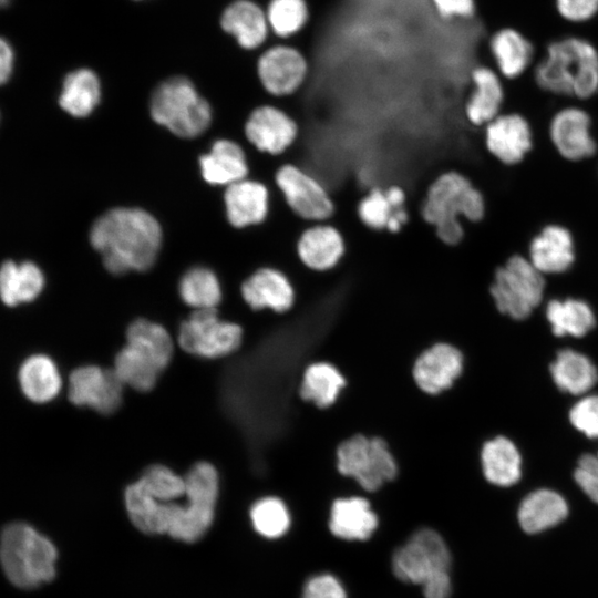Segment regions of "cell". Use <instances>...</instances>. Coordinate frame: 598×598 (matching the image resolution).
Segmentation results:
<instances>
[{"instance_id": "23", "label": "cell", "mask_w": 598, "mask_h": 598, "mask_svg": "<svg viewBox=\"0 0 598 598\" xmlns=\"http://www.w3.org/2000/svg\"><path fill=\"white\" fill-rule=\"evenodd\" d=\"M204 179L210 185L229 186L243 181L248 174V163L244 150L230 140H218L210 152L199 158Z\"/></svg>"}, {"instance_id": "17", "label": "cell", "mask_w": 598, "mask_h": 598, "mask_svg": "<svg viewBox=\"0 0 598 598\" xmlns=\"http://www.w3.org/2000/svg\"><path fill=\"white\" fill-rule=\"evenodd\" d=\"M296 250L307 268L327 271L334 268L344 256L346 243L334 226L316 223L300 234Z\"/></svg>"}, {"instance_id": "30", "label": "cell", "mask_w": 598, "mask_h": 598, "mask_svg": "<svg viewBox=\"0 0 598 598\" xmlns=\"http://www.w3.org/2000/svg\"><path fill=\"white\" fill-rule=\"evenodd\" d=\"M346 385L347 380L337 367L324 361L313 362L303 371L299 395L318 409H327L337 402Z\"/></svg>"}, {"instance_id": "22", "label": "cell", "mask_w": 598, "mask_h": 598, "mask_svg": "<svg viewBox=\"0 0 598 598\" xmlns=\"http://www.w3.org/2000/svg\"><path fill=\"white\" fill-rule=\"evenodd\" d=\"M378 527L370 503L358 496L336 499L330 508L329 528L338 538L365 540Z\"/></svg>"}, {"instance_id": "37", "label": "cell", "mask_w": 598, "mask_h": 598, "mask_svg": "<svg viewBox=\"0 0 598 598\" xmlns=\"http://www.w3.org/2000/svg\"><path fill=\"white\" fill-rule=\"evenodd\" d=\"M179 295L186 305L196 310L215 309L221 300V288L210 269L195 267L182 277Z\"/></svg>"}, {"instance_id": "3", "label": "cell", "mask_w": 598, "mask_h": 598, "mask_svg": "<svg viewBox=\"0 0 598 598\" xmlns=\"http://www.w3.org/2000/svg\"><path fill=\"white\" fill-rule=\"evenodd\" d=\"M535 79L551 93L589 97L598 90V52L581 38L554 41L536 68Z\"/></svg>"}, {"instance_id": "34", "label": "cell", "mask_w": 598, "mask_h": 598, "mask_svg": "<svg viewBox=\"0 0 598 598\" xmlns=\"http://www.w3.org/2000/svg\"><path fill=\"white\" fill-rule=\"evenodd\" d=\"M546 318L557 337H584L596 324L592 309L579 299L551 300L546 307Z\"/></svg>"}, {"instance_id": "35", "label": "cell", "mask_w": 598, "mask_h": 598, "mask_svg": "<svg viewBox=\"0 0 598 598\" xmlns=\"http://www.w3.org/2000/svg\"><path fill=\"white\" fill-rule=\"evenodd\" d=\"M113 370L124 385L143 392L154 388L163 371L150 355L128 343L116 354Z\"/></svg>"}, {"instance_id": "18", "label": "cell", "mask_w": 598, "mask_h": 598, "mask_svg": "<svg viewBox=\"0 0 598 598\" xmlns=\"http://www.w3.org/2000/svg\"><path fill=\"white\" fill-rule=\"evenodd\" d=\"M226 216L235 228L261 224L269 212V192L265 184L245 178L226 187Z\"/></svg>"}, {"instance_id": "41", "label": "cell", "mask_w": 598, "mask_h": 598, "mask_svg": "<svg viewBox=\"0 0 598 598\" xmlns=\"http://www.w3.org/2000/svg\"><path fill=\"white\" fill-rule=\"evenodd\" d=\"M358 216L367 227L373 230L385 229L393 208L382 189L374 188L369 192L358 205Z\"/></svg>"}, {"instance_id": "39", "label": "cell", "mask_w": 598, "mask_h": 598, "mask_svg": "<svg viewBox=\"0 0 598 598\" xmlns=\"http://www.w3.org/2000/svg\"><path fill=\"white\" fill-rule=\"evenodd\" d=\"M255 530L266 538H278L290 527V514L285 503L274 496L258 499L250 508Z\"/></svg>"}, {"instance_id": "24", "label": "cell", "mask_w": 598, "mask_h": 598, "mask_svg": "<svg viewBox=\"0 0 598 598\" xmlns=\"http://www.w3.org/2000/svg\"><path fill=\"white\" fill-rule=\"evenodd\" d=\"M529 257L542 274L566 271L574 262L573 238L561 226H547L532 241Z\"/></svg>"}, {"instance_id": "9", "label": "cell", "mask_w": 598, "mask_h": 598, "mask_svg": "<svg viewBox=\"0 0 598 598\" xmlns=\"http://www.w3.org/2000/svg\"><path fill=\"white\" fill-rule=\"evenodd\" d=\"M239 324L219 319L216 309L195 310L178 330L181 348L200 358L216 359L228 355L241 344Z\"/></svg>"}, {"instance_id": "8", "label": "cell", "mask_w": 598, "mask_h": 598, "mask_svg": "<svg viewBox=\"0 0 598 598\" xmlns=\"http://www.w3.org/2000/svg\"><path fill=\"white\" fill-rule=\"evenodd\" d=\"M544 287L542 272L525 258L513 256L496 271L491 293L502 313L522 320L538 306Z\"/></svg>"}, {"instance_id": "13", "label": "cell", "mask_w": 598, "mask_h": 598, "mask_svg": "<svg viewBox=\"0 0 598 598\" xmlns=\"http://www.w3.org/2000/svg\"><path fill=\"white\" fill-rule=\"evenodd\" d=\"M308 62L293 47L274 45L259 56L257 74L259 81L272 96L282 97L297 92L308 76Z\"/></svg>"}, {"instance_id": "14", "label": "cell", "mask_w": 598, "mask_h": 598, "mask_svg": "<svg viewBox=\"0 0 598 598\" xmlns=\"http://www.w3.org/2000/svg\"><path fill=\"white\" fill-rule=\"evenodd\" d=\"M247 140L260 152L270 155L285 153L298 136V124L274 105L256 107L245 123Z\"/></svg>"}, {"instance_id": "2", "label": "cell", "mask_w": 598, "mask_h": 598, "mask_svg": "<svg viewBox=\"0 0 598 598\" xmlns=\"http://www.w3.org/2000/svg\"><path fill=\"white\" fill-rule=\"evenodd\" d=\"M186 503L154 501L148 518V534H168L171 537L194 543L210 527L219 491L216 468L196 463L185 476Z\"/></svg>"}, {"instance_id": "12", "label": "cell", "mask_w": 598, "mask_h": 598, "mask_svg": "<svg viewBox=\"0 0 598 598\" xmlns=\"http://www.w3.org/2000/svg\"><path fill=\"white\" fill-rule=\"evenodd\" d=\"M123 382L113 369L84 365L75 369L69 377V399L80 406L110 414L122 403Z\"/></svg>"}, {"instance_id": "5", "label": "cell", "mask_w": 598, "mask_h": 598, "mask_svg": "<svg viewBox=\"0 0 598 598\" xmlns=\"http://www.w3.org/2000/svg\"><path fill=\"white\" fill-rule=\"evenodd\" d=\"M58 551L45 536L25 523H11L1 536V561L8 579L30 589L55 576Z\"/></svg>"}, {"instance_id": "29", "label": "cell", "mask_w": 598, "mask_h": 598, "mask_svg": "<svg viewBox=\"0 0 598 598\" xmlns=\"http://www.w3.org/2000/svg\"><path fill=\"white\" fill-rule=\"evenodd\" d=\"M44 286L40 268L30 261L16 264L7 260L0 271V295L7 306H17L34 300Z\"/></svg>"}, {"instance_id": "10", "label": "cell", "mask_w": 598, "mask_h": 598, "mask_svg": "<svg viewBox=\"0 0 598 598\" xmlns=\"http://www.w3.org/2000/svg\"><path fill=\"white\" fill-rule=\"evenodd\" d=\"M450 566L451 554L445 542L430 528L415 532L392 557L396 578L421 586L434 574L448 571Z\"/></svg>"}, {"instance_id": "11", "label": "cell", "mask_w": 598, "mask_h": 598, "mask_svg": "<svg viewBox=\"0 0 598 598\" xmlns=\"http://www.w3.org/2000/svg\"><path fill=\"white\" fill-rule=\"evenodd\" d=\"M275 183L298 217L324 223L333 215L334 204L327 189L300 167L293 164L280 166L275 173Z\"/></svg>"}, {"instance_id": "27", "label": "cell", "mask_w": 598, "mask_h": 598, "mask_svg": "<svg viewBox=\"0 0 598 598\" xmlns=\"http://www.w3.org/2000/svg\"><path fill=\"white\" fill-rule=\"evenodd\" d=\"M550 373L557 388L573 395L585 394L598 380V371L592 361L573 349L557 352L550 364Z\"/></svg>"}, {"instance_id": "52", "label": "cell", "mask_w": 598, "mask_h": 598, "mask_svg": "<svg viewBox=\"0 0 598 598\" xmlns=\"http://www.w3.org/2000/svg\"><path fill=\"white\" fill-rule=\"evenodd\" d=\"M597 456H598V454H597Z\"/></svg>"}, {"instance_id": "26", "label": "cell", "mask_w": 598, "mask_h": 598, "mask_svg": "<svg viewBox=\"0 0 598 598\" xmlns=\"http://www.w3.org/2000/svg\"><path fill=\"white\" fill-rule=\"evenodd\" d=\"M481 462L485 478L494 485L507 487L522 476L520 453L505 436H496L483 445Z\"/></svg>"}, {"instance_id": "48", "label": "cell", "mask_w": 598, "mask_h": 598, "mask_svg": "<svg viewBox=\"0 0 598 598\" xmlns=\"http://www.w3.org/2000/svg\"><path fill=\"white\" fill-rule=\"evenodd\" d=\"M13 50L6 39H1L0 45V80L4 83L13 69Z\"/></svg>"}, {"instance_id": "6", "label": "cell", "mask_w": 598, "mask_h": 598, "mask_svg": "<svg viewBox=\"0 0 598 598\" xmlns=\"http://www.w3.org/2000/svg\"><path fill=\"white\" fill-rule=\"evenodd\" d=\"M151 115L175 135L192 138L209 126L212 109L188 79L173 76L154 90Z\"/></svg>"}, {"instance_id": "20", "label": "cell", "mask_w": 598, "mask_h": 598, "mask_svg": "<svg viewBox=\"0 0 598 598\" xmlns=\"http://www.w3.org/2000/svg\"><path fill=\"white\" fill-rule=\"evenodd\" d=\"M486 145L503 163L515 164L532 146L530 128L517 114L497 116L486 127Z\"/></svg>"}, {"instance_id": "49", "label": "cell", "mask_w": 598, "mask_h": 598, "mask_svg": "<svg viewBox=\"0 0 598 598\" xmlns=\"http://www.w3.org/2000/svg\"><path fill=\"white\" fill-rule=\"evenodd\" d=\"M408 220V213L405 209L398 208L392 212V215L390 216L385 229L392 234L399 233L403 225Z\"/></svg>"}, {"instance_id": "1", "label": "cell", "mask_w": 598, "mask_h": 598, "mask_svg": "<svg viewBox=\"0 0 598 598\" xmlns=\"http://www.w3.org/2000/svg\"><path fill=\"white\" fill-rule=\"evenodd\" d=\"M90 241L101 252L103 265L114 275L150 269L158 255L162 229L140 208H113L91 227Z\"/></svg>"}, {"instance_id": "31", "label": "cell", "mask_w": 598, "mask_h": 598, "mask_svg": "<svg viewBox=\"0 0 598 598\" xmlns=\"http://www.w3.org/2000/svg\"><path fill=\"white\" fill-rule=\"evenodd\" d=\"M475 90L466 104V116L474 125L492 122L503 101L498 76L488 68L480 66L472 72Z\"/></svg>"}, {"instance_id": "46", "label": "cell", "mask_w": 598, "mask_h": 598, "mask_svg": "<svg viewBox=\"0 0 598 598\" xmlns=\"http://www.w3.org/2000/svg\"><path fill=\"white\" fill-rule=\"evenodd\" d=\"M431 3L443 19H467L475 12L474 0H431Z\"/></svg>"}, {"instance_id": "36", "label": "cell", "mask_w": 598, "mask_h": 598, "mask_svg": "<svg viewBox=\"0 0 598 598\" xmlns=\"http://www.w3.org/2000/svg\"><path fill=\"white\" fill-rule=\"evenodd\" d=\"M127 343L150 355L163 370L173 355V341L167 330L153 321L137 319L126 331Z\"/></svg>"}, {"instance_id": "44", "label": "cell", "mask_w": 598, "mask_h": 598, "mask_svg": "<svg viewBox=\"0 0 598 598\" xmlns=\"http://www.w3.org/2000/svg\"><path fill=\"white\" fill-rule=\"evenodd\" d=\"M302 598H347L341 582L332 575L311 577L305 585Z\"/></svg>"}, {"instance_id": "33", "label": "cell", "mask_w": 598, "mask_h": 598, "mask_svg": "<svg viewBox=\"0 0 598 598\" xmlns=\"http://www.w3.org/2000/svg\"><path fill=\"white\" fill-rule=\"evenodd\" d=\"M491 51L503 75L516 78L529 65L533 56L530 42L517 30L505 28L491 39Z\"/></svg>"}, {"instance_id": "32", "label": "cell", "mask_w": 598, "mask_h": 598, "mask_svg": "<svg viewBox=\"0 0 598 598\" xmlns=\"http://www.w3.org/2000/svg\"><path fill=\"white\" fill-rule=\"evenodd\" d=\"M100 95L96 74L90 69H78L65 76L59 104L72 116L84 117L97 105Z\"/></svg>"}, {"instance_id": "25", "label": "cell", "mask_w": 598, "mask_h": 598, "mask_svg": "<svg viewBox=\"0 0 598 598\" xmlns=\"http://www.w3.org/2000/svg\"><path fill=\"white\" fill-rule=\"evenodd\" d=\"M568 515L565 498L551 489H537L529 493L520 503L517 512L522 529L537 534L558 525Z\"/></svg>"}, {"instance_id": "43", "label": "cell", "mask_w": 598, "mask_h": 598, "mask_svg": "<svg viewBox=\"0 0 598 598\" xmlns=\"http://www.w3.org/2000/svg\"><path fill=\"white\" fill-rule=\"evenodd\" d=\"M574 477L584 493L598 503V456L582 455L578 461Z\"/></svg>"}, {"instance_id": "40", "label": "cell", "mask_w": 598, "mask_h": 598, "mask_svg": "<svg viewBox=\"0 0 598 598\" xmlns=\"http://www.w3.org/2000/svg\"><path fill=\"white\" fill-rule=\"evenodd\" d=\"M137 483L155 501L175 502L186 495V481L164 465L147 467Z\"/></svg>"}, {"instance_id": "7", "label": "cell", "mask_w": 598, "mask_h": 598, "mask_svg": "<svg viewBox=\"0 0 598 598\" xmlns=\"http://www.w3.org/2000/svg\"><path fill=\"white\" fill-rule=\"evenodd\" d=\"M338 472L353 478L368 492L378 491L398 475L396 460L381 436L358 433L344 439L336 450Z\"/></svg>"}, {"instance_id": "4", "label": "cell", "mask_w": 598, "mask_h": 598, "mask_svg": "<svg viewBox=\"0 0 598 598\" xmlns=\"http://www.w3.org/2000/svg\"><path fill=\"white\" fill-rule=\"evenodd\" d=\"M484 199L462 174L447 172L429 187L422 217L435 227L437 237L447 245L460 243L463 228L458 217L477 221L484 215Z\"/></svg>"}, {"instance_id": "19", "label": "cell", "mask_w": 598, "mask_h": 598, "mask_svg": "<svg viewBox=\"0 0 598 598\" xmlns=\"http://www.w3.org/2000/svg\"><path fill=\"white\" fill-rule=\"evenodd\" d=\"M589 126V116L584 111L565 109L553 118L550 125L553 143L568 159L579 161L589 157L596 150Z\"/></svg>"}, {"instance_id": "21", "label": "cell", "mask_w": 598, "mask_h": 598, "mask_svg": "<svg viewBox=\"0 0 598 598\" xmlns=\"http://www.w3.org/2000/svg\"><path fill=\"white\" fill-rule=\"evenodd\" d=\"M220 25L246 50L259 48L270 30L267 14L251 0H235L224 10Z\"/></svg>"}, {"instance_id": "42", "label": "cell", "mask_w": 598, "mask_h": 598, "mask_svg": "<svg viewBox=\"0 0 598 598\" xmlns=\"http://www.w3.org/2000/svg\"><path fill=\"white\" fill-rule=\"evenodd\" d=\"M573 426L590 439H598V395L580 399L569 411Z\"/></svg>"}, {"instance_id": "50", "label": "cell", "mask_w": 598, "mask_h": 598, "mask_svg": "<svg viewBox=\"0 0 598 598\" xmlns=\"http://www.w3.org/2000/svg\"><path fill=\"white\" fill-rule=\"evenodd\" d=\"M384 193L393 210L403 207V204L406 198V195L403 188H401L398 185H392L386 190H384Z\"/></svg>"}, {"instance_id": "45", "label": "cell", "mask_w": 598, "mask_h": 598, "mask_svg": "<svg viewBox=\"0 0 598 598\" xmlns=\"http://www.w3.org/2000/svg\"><path fill=\"white\" fill-rule=\"evenodd\" d=\"M558 13L570 22H585L598 12V0H556Z\"/></svg>"}, {"instance_id": "47", "label": "cell", "mask_w": 598, "mask_h": 598, "mask_svg": "<svg viewBox=\"0 0 598 598\" xmlns=\"http://www.w3.org/2000/svg\"><path fill=\"white\" fill-rule=\"evenodd\" d=\"M424 598H450L452 584L448 571H440L431 576L423 585Z\"/></svg>"}, {"instance_id": "16", "label": "cell", "mask_w": 598, "mask_h": 598, "mask_svg": "<svg viewBox=\"0 0 598 598\" xmlns=\"http://www.w3.org/2000/svg\"><path fill=\"white\" fill-rule=\"evenodd\" d=\"M240 292L252 310L269 309L283 313L295 302L292 283L282 271L271 267H262L251 274L243 282Z\"/></svg>"}, {"instance_id": "38", "label": "cell", "mask_w": 598, "mask_h": 598, "mask_svg": "<svg viewBox=\"0 0 598 598\" xmlns=\"http://www.w3.org/2000/svg\"><path fill=\"white\" fill-rule=\"evenodd\" d=\"M270 30L280 38L300 32L309 19L305 0H270L266 10Z\"/></svg>"}, {"instance_id": "28", "label": "cell", "mask_w": 598, "mask_h": 598, "mask_svg": "<svg viewBox=\"0 0 598 598\" xmlns=\"http://www.w3.org/2000/svg\"><path fill=\"white\" fill-rule=\"evenodd\" d=\"M18 378L23 394L35 403L53 400L62 386L58 367L44 354L27 358L19 369Z\"/></svg>"}, {"instance_id": "15", "label": "cell", "mask_w": 598, "mask_h": 598, "mask_svg": "<svg viewBox=\"0 0 598 598\" xmlns=\"http://www.w3.org/2000/svg\"><path fill=\"white\" fill-rule=\"evenodd\" d=\"M463 355L454 346L437 342L414 361L412 378L424 393L434 395L452 386L463 371Z\"/></svg>"}, {"instance_id": "51", "label": "cell", "mask_w": 598, "mask_h": 598, "mask_svg": "<svg viewBox=\"0 0 598 598\" xmlns=\"http://www.w3.org/2000/svg\"><path fill=\"white\" fill-rule=\"evenodd\" d=\"M0 2L2 7H6L10 3V0H0Z\"/></svg>"}]
</instances>
